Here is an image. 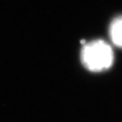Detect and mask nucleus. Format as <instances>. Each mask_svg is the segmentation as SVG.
<instances>
[{"label": "nucleus", "instance_id": "obj_1", "mask_svg": "<svg viewBox=\"0 0 122 122\" xmlns=\"http://www.w3.org/2000/svg\"><path fill=\"white\" fill-rule=\"evenodd\" d=\"M81 60L89 71L100 72L111 67L114 55L108 43L102 40H96L84 45L81 51Z\"/></svg>", "mask_w": 122, "mask_h": 122}, {"label": "nucleus", "instance_id": "obj_2", "mask_svg": "<svg viewBox=\"0 0 122 122\" xmlns=\"http://www.w3.org/2000/svg\"><path fill=\"white\" fill-rule=\"evenodd\" d=\"M110 36L112 43L122 49V16L115 19L111 23Z\"/></svg>", "mask_w": 122, "mask_h": 122}]
</instances>
